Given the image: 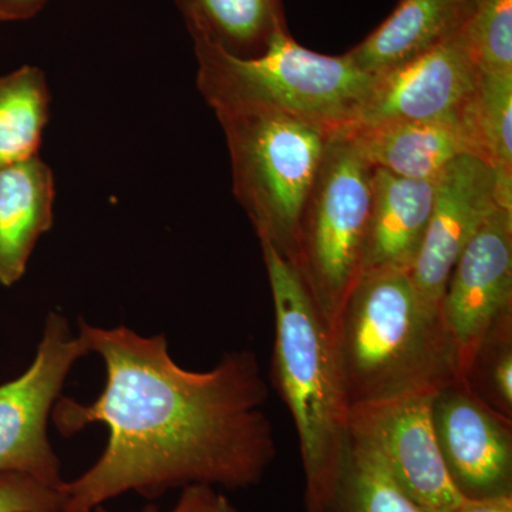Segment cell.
<instances>
[{"label": "cell", "mask_w": 512, "mask_h": 512, "mask_svg": "<svg viewBox=\"0 0 512 512\" xmlns=\"http://www.w3.org/2000/svg\"><path fill=\"white\" fill-rule=\"evenodd\" d=\"M77 336L106 367L92 403L60 397L52 420L64 437L103 424L106 448L89 470L64 481L60 512H93L127 493L156 500L174 488L258 484L274 463L268 386L251 350L222 356L207 372L175 363L165 335L77 320Z\"/></svg>", "instance_id": "6da1fadb"}, {"label": "cell", "mask_w": 512, "mask_h": 512, "mask_svg": "<svg viewBox=\"0 0 512 512\" xmlns=\"http://www.w3.org/2000/svg\"><path fill=\"white\" fill-rule=\"evenodd\" d=\"M348 410L460 382L443 313L409 269L366 272L330 328Z\"/></svg>", "instance_id": "7a4b0ae2"}, {"label": "cell", "mask_w": 512, "mask_h": 512, "mask_svg": "<svg viewBox=\"0 0 512 512\" xmlns=\"http://www.w3.org/2000/svg\"><path fill=\"white\" fill-rule=\"evenodd\" d=\"M275 311L272 380L298 431L306 512H318L338 487L348 447V404L326 320L295 266L259 239Z\"/></svg>", "instance_id": "3957f363"}, {"label": "cell", "mask_w": 512, "mask_h": 512, "mask_svg": "<svg viewBox=\"0 0 512 512\" xmlns=\"http://www.w3.org/2000/svg\"><path fill=\"white\" fill-rule=\"evenodd\" d=\"M192 40L198 90L214 111H278L338 133L355 123L375 82L348 55L305 49L288 29L276 32L255 57L231 55L201 37Z\"/></svg>", "instance_id": "277c9868"}, {"label": "cell", "mask_w": 512, "mask_h": 512, "mask_svg": "<svg viewBox=\"0 0 512 512\" xmlns=\"http://www.w3.org/2000/svg\"><path fill=\"white\" fill-rule=\"evenodd\" d=\"M231 158L232 190L258 239L293 261L303 208L335 133L265 109L215 110Z\"/></svg>", "instance_id": "5b68a950"}, {"label": "cell", "mask_w": 512, "mask_h": 512, "mask_svg": "<svg viewBox=\"0 0 512 512\" xmlns=\"http://www.w3.org/2000/svg\"><path fill=\"white\" fill-rule=\"evenodd\" d=\"M370 210L372 167L338 131L309 191L291 262L329 329L362 278Z\"/></svg>", "instance_id": "8992f818"}, {"label": "cell", "mask_w": 512, "mask_h": 512, "mask_svg": "<svg viewBox=\"0 0 512 512\" xmlns=\"http://www.w3.org/2000/svg\"><path fill=\"white\" fill-rule=\"evenodd\" d=\"M87 355L66 316L50 312L32 365L0 386V474H23L62 490L66 480L49 439V421L67 376Z\"/></svg>", "instance_id": "52a82bcc"}, {"label": "cell", "mask_w": 512, "mask_h": 512, "mask_svg": "<svg viewBox=\"0 0 512 512\" xmlns=\"http://www.w3.org/2000/svg\"><path fill=\"white\" fill-rule=\"evenodd\" d=\"M437 393L348 410V434L373 448L404 493L426 512H454L464 495L448 476L433 427Z\"/></svg>", "instance_id": "ba28073f"}, {"label": "cell", "mask_w": 512, "mask_h": 512, "mask_svg": "<svg viewBox=\"0 0 512 512\" xmlns=\"http://www.w3.org/2000/svg\"><path fill=\"white\" fill-rule=\"evenodd\" d=\"M441 313L467 382L478 350L498 323L512 316V210L497 208L468 242L448 279Z\"/></svg>", "instance_id": "9c48e42d"}, {"label": "cell", "mask_w": 512, "mask_h": 512, "mask_svg": "<svg viewBox=\"0 0 512 512\" xmlns=\"http://www.w3.org/2000/svg\"><path fill=\"white\" fill-rule=\"evenodd\" d=\"M498 205L512 210V191L478 157H457L437 177L429 225L410 268L414 286L430 308L441 312L458 258Z\"/></svg>", "instance_id": "30bf717a"}, {"label": "cell", "mask_w": 512, "mask_h": 512, "mask_svg": "<svg viewBox=\"0 0 512 512\" xmlns=\"http://www.w3.org/2000/svg\"><path fill=\"white\" fill-rule=\"evenodd\" d=\"M478 80L480 69L463 37L458 36L402 66L376 74L352 126L402 120L444 121L464 130Z\"/></svg>", "instance_id": "8fae6325"}, {"label": "cell", "mask_w": 512, "mask_h": 512, "mask_svg": "<svg viewBox=\"0 0 512 512\" xmlns=\"http://www.w3.org/2000/svg\"><path fill=\"white\" fill-rule=\"evenodd\" d=\"M433 427L444 466L467 498L512 494V430L466 383L434 396Z\"/></svg>", "instance_id": "7c38bea8"}, {"label": "cell", "mask_w": 512, "mask_h": 512, "mask_svg": "<svg viewBox=\"0 0 512 512\" xmlns=\"http://www.w3.org/2000/svg\"><path fill=\"white\" fill-rule=\"evenodd\" d=\"M436 178L410 180L372 168V210L363 274L412 268L423 244L436 194Z\"/></svg>", "instance_id": "4fadbf2b"}, {"label": "cell", "mask_w": 512, "mask_h": 512, "mask_svg": "<svg viewBox=\"0 0 512 512\" xmlns=\"http://www.w3.org/2000/svg\"><path fill=\"white\" fill-rule=\"evenodd\" d=\"M342 131L369 167L410 180L439 177L464 154L476 157L463 128L444 121H387Z\"/></svg>", "instance_id": "5bb4252c"}, {"label": "cell", "mask_w": 512, "mask_h": 512, "mask_svg": "<svg viewBox=\"0 0 512 512\" xmlns=\"http://www.w3.org/2000/svg\"><path fill=\"white\" fill-rule=\"evenodd\" d=\"M476 0H400L392 15L346 55L367 74L387 72L456 39Z\"/></svg>", "instance_id": "9a60e30c"}, {"label": "cell", "mask_w": 512, "mask_h": 512, "mask_svg": "<svg viewBox=\"0 0 512 512\" xmlns=\"http://www.w3.org/2000/svg\"><path fill=\"white\" fill-rule=\"evenodd\" d=\"M55 175L39 156L0 168V285L18 284L53 227Z\"/></svg>", "instance_id": "2e32d148"}, {"label": "cell", "mask_w": 512, "mask_h": 512, "mask_svg": "<svg viewBox=\"0 0 512 512\" xmlns=\"http://www.w3.org/2000/svg\"><path fill=\"white\" fill-rule=\"evenodd\" d=\"M191 37H201L231 55L255 57L286 29L281 0H174Z\"/></svg>", "instance_id": "e0dca14e"}, {"label": "cell", "mask_w": 512, "mask_h": 512, "mask_svg": "<svg viewBox=\"0 0 512 512\" xmlns=\"http://www.w3.org/2000/svg\"><path fill=\"white\" fill-rule=\"evenodd\" d=\"M49 116L43 70L23 66L0 77V168L37 157Z\"/></svg>", "instance_id": "ac0fdd59"}, {"label": "cell", "mask_w": 512, "mask_h": 512, "mask_svg": "<svg viewBox=\"0 0 512 512\" xmlns=\"http://www.w3.org/2000/svg\"><path fill=\"white\" fill-rule=\"evenodd\" d=\"M318 512H426L390 474L379 454L348 434L335 494Z\"/></svg>", "instance_id": "d6986e66"}, {"label": "cell", "mask_w": 512, "mask_h": 512, "mask_svg": "<svg viewBox=\"0 0 512 512\" xmlns=\"http://www.w3.org/2000/svg\"><path fill=\"white\" fill-rule=\"evenodd\" d=\"M464 128L476 157L512 191V73L480 72Z\"/></svg>", "instance_id": "ffe728a7"}, {"label": "cell", "mask_w": 512, "mask_h": 512, "mask_svg": "<svg viewBox=\"0 0 512 512\" xmlns=\"http://www.w3.org/2000/svg\"><path fill=\"white\" fill-rule=\"evenodd\" d=\"M461 37L480 72L512 73V0H476Z\"/></svg>", "instance_id": "44dd1931"}, {"label": "cell", "mask_w": 512, "mask_h": 512, "mask_svg": "<svg viewBox=\"0 0 512 512\" xmlns=\"http://www.w3.org/2000/svg\"><path fill=\"white\" fill-rule=\"evenodd\" d=\"M511 319L512 316H508L503 322L498 323L484 340L467 380L478 375L484 376L466 382L471 384L484 377L485 393L480 399L508 420H511L512 413Z\"/></svg>", "instance_id": "7402d4cb"}, {"label": "cell", "mask_w": 512, "mask_h": 512, "mask_svg": "<svg viewBox=\"0 0 512 512\" xmlns=\"http://www.w3.org/2000/svg\"><path fill=\"white\" fill-rule=\"evenodd\" d=\"M62 490L23 474H0V512H60Z\"/></svg>", "instance_id": "603a6c76"}, {"label": "cell", "mask_w": 512, "mask_h": 512, "mask_svg": "<svg viewBox=\"0 0 512 512\" xmlns=\"http://www.w3.org/2000/svg\"><path fill=\"white\" fill-rule=\"evenodd\" d=\"M217 491L207 485H190L183 488L180 500L175 504L173 510L167 512H208L217 500ZM93 512H113L106 505H99ZM140 512H165L161 511L157 505L148 504Z\"/></svg>", "instance_id": "cb8c5ba5"}, {"label": "cell", "mask_w": 512, "mask_h": 512, "mask_svg": "<svg viewBox=\"0 0 512 512\" xmlns=\"http://www.w3.org/2000/svg\"><path fill=\"white\" fill-rule=\"evenodd\" d=\"M49 0H0V22H22L35 18Z\"/></svg>", "instance_id": "d4e9b609"}, {"label": "cell", "mask_w": 512, "mask_h": 512, "mask_svg": "<svg viewBox=\"0 0 512 512\" xmlns=\"http://www.w3.org/2000/svg\"><path fill=\"white\" fill-rule=\"evenodd\" d=\"M454 512H512V494L464 498Z\"/></svg>", "instance_id": "484cf974"}, {"label": "cell", "mask_w": 512, "mask_h": 512, "mask_svg": "<svg viewBox=\"0 0 512 512\" xmlns=\"http://www.w3.org/2000/svg\"><path fill=\"white\" fill-rule=\"evenodd\" d=\"M208 512H242V511L238 510V508L235 507V505L232 504L231 501H229L228 498L225 497L224 494H218L217 500H215L214 505H212L211 510Z\"/></svg>", "instance_id": "4316f807"}]
</instances>
